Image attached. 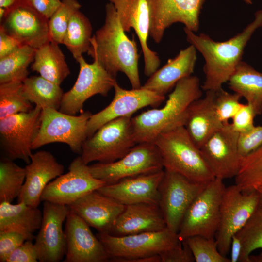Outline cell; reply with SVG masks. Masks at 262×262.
<instances>
[{"label": "cell", "instance_id": "cell-31", "mask_svg": "<svg viewBox=\"0 0 262 262\" xmlns=\"http://www.w3.org/2000/svg\"><path fill=\"white\" fill-rule=\"evenodd\" d=\"M22 91L28 100L41 109L59 110L64 94L60 85L41 76L26 78L22 82Z\"/></svg>", "mask_w": 262, "mask_h": 262}, {"label": "cell", "instance_id": "cell-25", "mask_svg": "<svg viewBox=\"0 0 262 262\" xmlns=\"http://www.w3.org/2000/svg\"><path fill=\"white\" fill-rule=\"evenodd\" d=\"M162 212L158 204L140 203L125 205L109 234L122 236L166 229Z\"/></svg>", "mask_w": 262, "mask_h": 262}, {"label": "cell", "instance_id": "cell-40", "mask_svg": "<svg viewBox=\"0 0 262 262\" xmlns=\"http://www.w3.org/2000/svg\"><path fill=\"white\" fill-rule=\"evenodd\" d=\"M242 97L237 93H230L223 89L216 92L215 110L218 119L223 124L228 123L235 115L243 103Z\"/></svg>", "mask_w": 262, "mask_h": 262}, {"label": "cell", "instance_id": "cell-2", "mask_svg": "<svg viewBox=\"0 0 262 262\" xmlns=\"http://www.w3.org/2000/svg\"><path fill=\"white\" fill-rule=\"evenodd\" d=\"M87 53L112 76L116 77L118 72L124 73L132 88L141 87L136 43L126 34L115 9L110 2L105 5L104 23L92 37Z\"/></svg>", "mask_w": 262, "mask_h": 262}, {"label": "cell", "instance_id": "cell-21", "mask_svg": "<svg viewBox=\"0 0 262 262\" xmlns=\"http://www.w3.org/2000/svg\"><path fill=\"white\" fill-rule=\"evenodd\" d=\"M108 0L114 5L124 31L132 29L137 34L144 56V73L150 77L158 69L160 60L148 46L150 20L147 0Z\"/></svg>", "mask_w": 262, "mask_h": 262}, {"label": "cell", "instance_id": "cell-14", "mask_svg": "<svg viewBox=\"0 0 262 262\" xmlns=\"http://www.w3.org/2000/svg\"><path fill=\"white\" fill-rule=\"evenodd\" d=\"M252 4V0H242ZM149 15V35L156 43L161 41L164 32L180 22L194 32L198 30L199 15L205 0H147Z\"/></svg>", "mask_w": 262, "mask_h": 262}, {"label": "cell", "instance_id": "cell-36", "mask_svg": "<svg viewBox=\"0 0 262 262\" xmlns=\"http://www.w3.org/2000/svg\"><path fill=\"white\" fill-rule=\"evenodd\" d=\"M242 244L238 262H251V253L262 248V205L257 206L245 225L236 234Z\"/></svg>", "mask_w": 262, "mask_h": 262}, {"label": "cell", "instance_id": "cell-10", "mask_svg": "<svg viewBox=\"0 0 262 262\" xmlns=\"http://www.w3.org/2000/svg\"><path fill=\"white\" fill-rule=\"evenodd\" d=\"M260 204L258 193H244L236 185L226 187L220 209V222L215 240L220 253L226 256L231 239L246 223Z\"/></svg>", "mask_w": 262, "mask_h": 262}, {"label": "cell", "instance_id": "cell-12", "mask_svg": "<svg viewBox=\"0 0 262 262\" xmlns=\"http://www.w3.org/2000/svg\"><path fill=\"white\" fill-rule=\"evenodd\" d=\"M207 184L194 181L179 173L164 170L159 187L158 205L168 229L178 233L189 207Z\"/></svg>", "mask_w": 262, "mask_h": 262}, {"label": "cell", "instance_id": "cell-1", "mask_svg": "<svg viewBox=\"0 0 262 262\" xmlns=\"http://www.w3.org/2000/svg\"><path fill=\"white\" fill-rule=\"evenodd\" d=\"M262 27V9L257 10L254 20L243 31L229 39L218 42L205 33L196 34L184 28L187 41L203 56L205 80L202 89L217 92L222 89L242 61L244 50L254 32Z\"/></svg>", "mask_w": 262, "mask_h": 262}, {"label": "cell", "instance_id": "cell-26", "mask_svg": "<svg viewBox=\"0 0 262 262\" xmlns=\"http://www.w3.org/2000/svg\"><path fill=\"white\" fill-rule=\"evenodd\" d=\"M216 92L206 91L205 97L192 102L186 111L183 126L199 148L223 124L218 119L215 112Z\"/></svg>", "mask_w": 262, "mask_h": 262}, {"label": "cell", "instance_id": "cell-5", "mask_svg": "<svg viewBox=\"0 0 262 262\" xmlns=\"http://www.w3.org/2000/svg\"><path fill=\"white\" fill-rule=\"evenodd\" d=\"M131 118L125 116L112 120L87 137L80 155L83 162L108 163L125 155L137 144Z\"/></svg>", "mask_w": 262, "mask_h": 262}, {"label": "cell", "instance_id": "cell-13", "mask_svg": "<svg viewBox=\"0 0 262 262\" xmlns=\"http://www.w3.org/2000/svg\"><path fill=\"white\" fill-rule=\"evenodd\" d=\"M76 61L80 66L78 76L72 87L64 93L59 109L71 115L81 112L85 102L93 96L98 94L107 97L116 82V77L110 74L96 59L89 64L82 56Z\"/></svg>", "mask_w": 262, "mask_h": 262}, {"label": "cell", "instance_id": "cell-20", "mask_svg": "<svg viewBox=\"0 0 262 262\" xmlns=\"http://www.w3.org/2000/svg\"><path fill=\"white\" fill-rule=\"evenodd\" d=\"M89 225L69 209L65 227L66 249L64 262H106L110 258Z\"/></svg>", "mask_w": 262, "mask_h": 262}, {"label": "cell", "instance_id": "cell-49", "mask_svg": "<svg viewBox=\"0 0 262 262\" xmlns=\"http://www.w3.org/2000/svg\"><path fill=\"white\" fill-rule=\"evenodd\" d=\"M16 0H0V7L7 8L12 5Z\"/></svg>", "mask_w": 262, "mask_h": 262}, {"label": "cell", "instance_id": "cell-34", "mask_svg": "<svg viewBox=\"0 0 262 262\" xmlns=\"http://www.w3.org/2000/svg\"><path fill=\"white\" fill-rule=\"evenodd\" d=\"M26 170L2 156L0 160V203L12 202L18 197L24 183Z\"/></svg>", "mask_w": 262, "mask_h": 262}, {"label": "cell", "instance_id": "cell-51", "mask_svg": "<svg viewBox=\"0 0 262 262\" xmlns=\"http://www.w3.org/2000/svg\"><path fill=\"white\" fill-rule=\"evenodd\" d=\"M255 191L258 193L259 195L260 198V203L262 205V185L257 188Z\"/></svg>", "mask_w": 262, "mask_h": 262}, {"label": "cell", "instance_id": "cell-6", "mask_svg": "<svg viewBox=\"0 0 262 262\" xmlns=\"http://www.w3.org/2000/svg\"><path fill=\"white\" fill-rule=\"evenodd\" d=\"M96 236L104 246L110 260L117 262L159 254L182 244L178 233L167 228L122 236L100 232Z\"/></svg>", "mask_w": 262, "mask_h": 262}, {"label": "cell", "instance_id": "cell-19", "mask_svg": "<svg viewBox=\"0 0 262 262\" xmlns=\"http://www.w3.org/2000/svg\"><path fill=\"white\" fill-rule=\"evenodd\" d=\"M43 217L34 245L40 262H58L66 255V244L63 225L69 211L68 206L43 201Z\"/></svg>", "mask_w": 262, "mask_h": 262}, {"label": "cell", "instance_id": "cell-22", "mask_svg": "<svg viewBox=\"0 0 262 262\" xmlns=\"http://www.w3.org/2000/svg\"><path fill=\"white\" fill-rule=\"evenodd\" d=\"M25 168V180L17 202L38 207L46 186L51 180L63 174L65 167L50 152L41 150L33 154L31 162Z\"/></svg>", "mask_w": 262, "mask_h": 262}, {"label": "cell", "instance_id": "cell-44", "mask_svg": "<svg viewBox=\"0 0 262 262\" xmlns=\"http://www.w3.org/2000/svg\"><path fill=\"white\" fill-rule=\"evenodd\" d=\"M37 251L33 240H26L9 255L6 262H37Z\"/></svg>", "mask_w": 262, "mask_h": 262}, {"label": "cell", "instance_id": "cell-23", "mask_svg": "<svg viewBox=\"0 0 262 262\" xmlns=\"http://www.w3.org/2000/svg\"><path fill=\"white\" fill-rule=\"evenodd\" d=\"M164 174V169L127 178L106 184L98 191L125 205L140 203L158 205L159 187Z\"/></svg>", "mask_w": 262, "mask_h": 262}, {"label": "cell", "instance_id": "cell-17", "mask_svg": "<svg viewBox=\"0 0 262 262\" xmlns=\"http://www.w3.org/2000/svg\"><path fill=\"white\" fill-rule=\"evenodd\" d=\"M238 134L229 122L223 124L201 146V154L215 178L223 180L237 174L241 161Z\"/></svg>", "mask_w": 262, "mask_h": 262}, {"label": "cell", "instance_id": "cell-48", "mask_svg": "<svg viewBox=\"0 0 262 262\" xmlns=\"http://www.w3.org/2000/svg\"><path fill=\"white\" fill-rule=\"evenodd\" d=\"M230 262H237L241 255L242 244L239 238L236 234L233 236L230 246Z\"/></svg>", "mask_w": 262, "mask_h": 262}, {"label": "cell", "instance_id": "cell-39", "mask_svg": "<svg viewBox=\"0 0 262 262\" xmlns=\"http://www.w3.org/2000/svg\"><path fill=\"white\" fill-rule=\"evenodd\" d=\"M183 241L189 247L196 262H230V258L222 255L219 251L215 238L195 235Z\"/></svg>", "mask_w": 262, "mask_h": 262}, {"label": "cell", "instance_id": "cell-52", "mask_svg": "<svg viewBox=\"0 0 262 262\" xmlns=\"http://www.w3.org/2000/svg\"><path fill=\"white\" fill-rule=\"evenodd\" d=\"M6 13V8L0 7V21H1L4 17Z\"/></svg>", "mask_w": 262, "mask_h": 262}, {"label": "cell", "instance_id": "cell-29", "mask_svg": "<svg viewBox=\"0 0 262 262\" xmlns=\"http://www.w3.org/2000/svg\"><path fill=\"white\" fill-rule=\"evenodd\" d=\"M31 68L43 78L60 85L70 73L59 44L53 41L36 49Z\"/></svg>", "mask_w": 262, "mask_h": 262}, {"label": "cell", "instance_id": "cell-18", "mask_svg": "<svg viewBox=\"0 0 262 262\" xmlns=\"http://www.w3.org/2000/svg\"><path fill=\"white\" fill-rule=\"evenodd\" d=\"M113 88L115 95L111 103L100 111L92 114L89 118L87 126V137L112 120L131 116L138 110L148 106H157L165 99V95L142 87L125 89L117 82Z\"/></svg>", "mask_w": 262, "mask_h": 262}, {"label": "cell", "instance_id": "cell-30", "mask_svg": "<svg viewBox=\"0 0 262 262\" xmlns=\"http://www.w3.org/2000/svg\"><path fill=\"white\" fill-rule=\"evenodd\" d=\"M229 88L246 99L257 115L262 112V73L241 61L228 82Z\"/></svg>", "mask_w": 262, "mask_h": 262}, {"label": "cell", "instance_id": "cell-37", "mask_svg": "<svg viewBox=\"0 0 262 262\" xmlns=\"http://www.w3.org/2000/svg\"><path fill=\"white\" fill-rule=\"evenodd\" d=\"M22 86L19 81L0 83V120L33 109L22 93Z\"/></svg>", "mask_w": 262, "mask_h": 262}, {"label": "cell", "instance_id": "cell-3", "mask_svg": "<svg viewBox=\"0 0 262 262\" xmlns=\"http://www.w3.org/2000/svg\"><path fill=\"white\" fill-rule=\"evenodd\" d=\"M201 96L197 76L191 75L179 81L162 108L147 110L131 118L136 143L153 142L160 134L183 125L189 106Z\"/></svg>", "mask_w": 262, "mask_h": 262}, {"label": "cell", "instance_id": "cell-11", "mask_svg": "<svg viewBox=\"0 0 262 262\" xmlns=\"http://www.w3.org/2000/svg\"><path fill=\"white\" fill-rule=\"evenodd\" d=\"M42 109L15 114L0 120V147L2 156L31 162L32 145L39 129Z\"/></svg>", "mask_w": 262, "mask_h": 262}, {"label": "cell", "instance_id": "cell-24", "mask_svg": "<svg viewBox=\"0 0 262 262\" xmlns=\"http://www.w3.org/2000/svg\"><path fill=\"white\" fill-rule=\"evenodd\" d=\"M68 207L98 232L108 233L125 205L96 190Z\"/></svg>", "mask_w": 262, "mask_h": 262}, {"label": "cell", "instance_id": "cell-35", "mask_svg": "<svg viewBox=\"0 0 262 262\" xmlns=\"http://www.w3.org/2000/svg\"><path fill=\"white\" fill-rule=\"evenodd\" d=\"M235 180L244 193L254 191L262 185V145L241 159Z\"/></svg>", "mask_w": 262, "mask_h": 262}, {"label": "cell", "instance_id": "cell-42", "mask_svg": "<svg viewBox=\"0 0 262 262\" xmlns=\"http://www.w3.org/2000/svg\"><path fill=\"white\" fill-rule=\"evenodd\" d=\"M257 115L255 110L251 104L248 103L243 104L231 119L232 127L238 133L247 131L255 126L254 119Z\"/></svg>", "mask_w": 262, "mask_h": 262}, {"label": "cell", "instance_id": "cell-27", "mask_svg": "<svg viewBox=\"0 0 262 262\" xmlns=\"http://www.w3.org/2000/svg\"><path fill=\"white\" fill-rule=\"evenodd\" d=\"M196 49L190 45L151 75L142 87L165 95L180 80L194 72Z\"/></svg>", "mask_w": 262, "mask_h": 262}, {"label": "cell", "instance_id": "cell-8", "mask_svg": "<svg viewBox=\"0 0 262 262\" xmlns=\"http://www.w3.org/2000/svg\"><path fill=\"white\" fill-rule=\"evenodd\" d=\"M92 115L89 111L76 115L49 108L42 109L40 127L32 149L50 143H62L67 145L73 152L81 155L82 144L87 138V123Z\"/></svg>", "mask_w": 262, "mask_h": 262}, {"label": "cell", "instance_id": "cell-15", "mask_svg": "<svg viewBox=\"0 0 262 262\" xmlns=\"http://www.w3.org/2000/svg\"><path fill=\"white\" fill-rule=\"evenodd\" d=\"M0 28L21 45L37 49L51 41L49 19L27 0H16L0 21Z\"/></svg>", "mask_w": 262, "mask_h": 262}, {"label": "cell", "instance_id": "cell-45", "mask_svg": "<svg viewBox=\"0 0 262 262\" xmlns=\"http://www.w3.org/2000/svg\"><path fill=\"white\" fill-rule=\"evenodd\" d=\"M161 262H193L194 257L186 243L159 254Z\"/></svg>", "mask_w": 262, "mask_h": 262}, {"label": "cell", "instance_id": "cell-9", "mask_svg": "<svg viewBox=\"0 0 262 262\" xmlns=\"http://www.w3.org/2000/svg\"><path fill=\"white\" fill-rule=\"evenodd\" d=\"M89 168L95 178L106 184L164 169L160 154L153 142L138 143L121 158L111 163H97L89 165Z\"/></svg>", "mask_w": 262, "mask_h": 262}, {"label": "cell", "instance_id": "cell-43", "mask_svg": "<svg viewBox=\"0 0 262 262\" xmlns=\"http://www.w3.org/2000/svg\"><path fill=\"white\" fill-rule=\"evenodd\" d=\"M25 241V237L18 233L0 232V262H6L11 253Z\"/></svg>", "mask_w": 262, "mask_h": 262}, {"label": "cell", "instance_id": "cell-50", "mask_svg": "<svg viewBox=\"0 0 262 262\" xmlns=\"http://www.w3.org/2000/svg\"><path fill=\"white\" fill-rule=\"evenodd\" d=\"M251 262H262V251L256 256H250Z\"/></svg>", "mask_w": 262, "mask_h": 262}, {"label": "cell", "instance_id": "cell-46", "mask_svg": "<svg viewBox=\"0 0 262 262\" xmlns=\"http://www.w3.org/2000/svg\"><path fill=\"white\" fill-rule=\"evenodd\" d=\"M39 13L49 19L61 4L60 0H27Z\"/></svg>", "mask_w": 262, "mask_h": 262}, {"label": "cell", "instance_id": "cell-38", "mask_svg": "<svg viewBox=\"0 0 262 262\" xmlns=\"http://www.w3.org/2000/svg\"><path fill=\"white\" fill-rule=\"evenodd\" d=\"M61 4L49 19L51 41L62 44L72 15L80 10L81 5L77 0H62Z\"/></svg>", "mask_w": 262, "mask_h": 262}, {"label": "cell", "instance_id": "cell-32", "mask_svg": "<svg viewBox=\"0 0 262 262\" xmlns=\"http://www.w3.org/2000/svg\"><path fill=\"white\" fill-rule=\"evenodd\" d=\"M92 32L89 19L80 10L77 11L70 20L62 43L76 61L89 49Z\"/></svg>", "mask_w": 262, "mask_h": 262}, {"label": "cell", "instance_id": "cell-16", "mask_svg": "<svg viewBox=\"0 0 262 262\" xmlns=\"http://www.w3.org/2000/svg\"><path fill=\"white\" fill-rule=\"evenodd\" d=\"M105 183L95 178L81 156L70 163L68 171L50 182L44 189L41 201L69 206L82 197L99 189Z\"/></svg>", "mask_w": 262, "mask_h": 262}, {"label": "cell", "instance_id": "cell-28", "mask_svg": "<svg viewBox=\"0 0 262 262\" xmlns=\"http://www.w3.org/2000/svg\"><path fill=\"white\" fill-rule=\"evenodd\" d=\"M43 213L38 207L23 202L13 204L0 203V232L12 231L21 234L26 240L34 239V232L41 225Z\"/></svg>", "mask_w": 262, "mask_h": 262}, {"label": "cell", "instance_id": "cell-4", "mask_svg": "<svg viewBox=\"0 0 262 262\" xmlns=\"http://www.w3.org/2000/svg\"><path fill=\"white\" fill-rule=\"evenodd\" d=\"M153 143L159 151L164 170L202 183H208L215 178L200 148L183 125L160 134Z\"/></svg>", "mask_w": 262, "mask_h": 262}, {"label": "cell", "instance_id": "cell-47", "mask_svg": "<svg viewBox=\"0 0 262 262\" xmlns=\"http://www.w3.org/2000/svg\"><path fill=\"white\" fill-rule=\"evenodd\" d=\"M21 46L17 41L0 28V58L13 53Z\"/></svg>", "mask_w": 262, "mask_h": 262}, {"label": "cell", "instance_id": "cell-33", "mask_svg": "<svg viewBox=\"0 0 262 262\" xmlns=\"http://www.w3.org/2000/svg\"><path fill=\"white\" fill-rule=\"evenodd\" d=\"M35 49L22 45L13 53L0 58V83L23 82L28 77V67L33 63Z\"/></svg>", "mask_w": 262, "mask_h": 262}, {"label": "cell", "instance_id": "cell-41", "mask_svg": "<svg viewBox=\"0 0 262 262\" xmlns=\"http://www.w3.org/2000/svg\"><path fill=\"white\" fill-rule=\"evenodd\" d=\"M262 145V125L254 126L250 130L239 133L238 148L241 159Z\"/></svg>", "mask_w": 262, "mask_h": 262}, {"label": "cell", "instance_id": "cell-7", "mask_svg": "<svg viewBox=\"0 0 262 262\" xmlns=\"http://www.w3.org/2000/svg\"><path fill=\"white\" fill-rule=\"evenodd\" d=\"M225 188L223 180L215 178L196 197L187 210L178 232L181 241L195 235L215 238Z\"/></svg>", "mask_w": 262, "mask_h": 262}]
</instances>
